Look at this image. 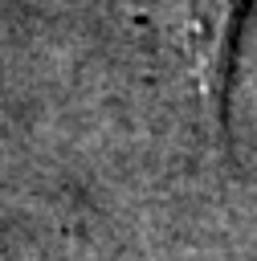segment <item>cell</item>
<instances>
[{"label":"cell","instance_id":"1","mask_svg":"<svg viewBox=\"0 0 257 261\" xmlns=\"http://www.w3.org/2000/svg\"><path fill=\"white\" fill-rule=\"evenodd\" d=\"M253 0H171V41L184 53V65L196 82L200 110L216 147L228 135V86H233V57L241 41V24Z\"/></svg>","mask_w":257,"mask_h":261}]
</instances>
